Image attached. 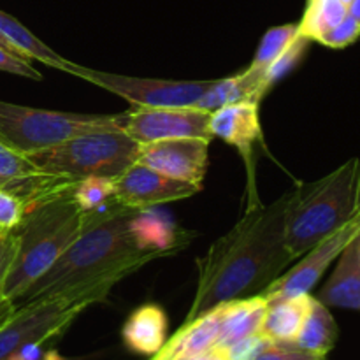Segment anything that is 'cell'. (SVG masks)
Listing matches in <instances>:
<instances>
[{"mask_svg":"<svg viewBox=\"0 0 360 360\" xmlns=\"http://www.w3.org/2000/svg\"><path fill=\"white\" fill-rule=\"evenodd\" d=\"M311 294L269 301L259 333L273 343H294L309 311Z\"/></svg>","mask_w":360,"mask_h":360,"instance_id":"20","label":"cell"},{"mask_svg":"<svg viewBox=\"0 0 360 360\" xmlns=\"http://www.w3.org/2000/svg\"><path fill=\"white\" fill-rule=\"evenodd\" d=\"M355 248H357V259H359V264H360V234L357 236V239H355Z\"/></svg>","mask_w":360,"mask_h":360,"instance_id":"35","label":"cell"},{"mask_svg":"<svg viewBox=\"0 0 360 360\" xmlns=\"http://www.w3.org/2000/svg\"><path fill=\"white\" fill-rule=\"evenodd\" d=\"M338 334H340V329L329 308L316 297H311L308 315L294 341L295 347L309 354L327 357L329 352L336 347Z\"/></svg>","mask_w":360,"mask_h":360,"instance_id":"22","label":"cell"},{"mask_svg":"<svg viewBox=\"0 0 360 360\" xmlns=\"http://www.w3.org/2000/svg\"><path fill=\"white\" fill-rule=\"evenodd\" d=\"M267 94L266 83H264V70L246 69L236 76L225 77V79H214L211 86L204 91L195 108L202 111L213 112L217 109L229 104H239V102H255L260 104Z\"/></svg>","mask_w":360,"mask_h":360,"instance_id":"17","label":"cell"},{"mask_svg":"<svg viewBox=\"0 0 360 360\" xmlns=\"http://www.w3.org/2000/svg\"><path fill=\"white\" fill-rule=\"evenodd\" d=\"M123 127L125 112L83 115L0 101V139L23 155L46 150L84 134L123 130Z\"/></svg>","mask_w":360,"mask_h":360,"instance_id":"6","label":"cell"},{"mask_svg":"<svg viewBox=\"0 0 360 360\" xmlns=\"http://www.w3.org/2000/svg\"><path fill=\"white\" fill-rule=\"evenodd\" d=\"M299 34L297 23H287L280 25V27H273L262 35L260 44L257 48L255 56H253L250 69L253 70H266L288 46L292 44Z\"/></svg>","mask_w":360,"mask_h":360,"instance_id":"25","label":"cell"},{"mask_svg":"<svg viewBox=\"0 0 360 360\" xmlns=\"http://www.w3.org/2000/svg\"><path fill=\"white\" fill-rule=\"evenodd\" d=\"M343 2H345V4H347V6H348V2H350V0H343Z\"/></svg>","mask_w":360,"mask_h":360,"instance_id":"37","label":"cell"},{"mask_svg":"<svg viewBox=\"0 0 360 360\" xmlns=\"http://www.w3.org/2000/svg\"><path fill=\"white\" fill-rule=\"evenodd\" d=\"M287 200L288 193H283L267 206L253 204L197 260L199 280L186 322L221 302L260 295L295 262L285 243Z\"/></svg>","mask_w":360,"mask_h":360,"instance_id":"1","label":"cell"},{"mask_svg":"<svg viewBox=\"0 0 360 360\" xmlns=\"http://www.w3.org/2000/svg\"><path fill=\"white\" fill-rule=\"evenodd\" d=\"M0 70L9 74H16V76L28 77V79H41V72L35 67H32L30 60L20 58V56L13 55L7 51L2 44H0Z\"/></svg>","mask_w":360,"mask_h":360,"instance_id":"31","label":"cell"},{"mask_svg":"<svg viewBox=\"0 0 360 360\" xmlns=\"http://www.w3.org/2000/svg\"><path fill=\"white\" fill-rule=\"evenodd\" d=\"M320 302L327 308H343L360 311V264L355 239L338 257L334 273L319 294Z\"/></svg>","mask_w":360,"mask_h":360,"instance_id":"19","label":"cell"},{"mask_svg":"<svg viewBox=\"0 0 360 360\" xmlns=\"http://www.w3.org/2000/svg\"><path fill=\"white\" fill-rule=\"evenodd\" d=\"M202 190V185L169 178L148 165H130L123 174L115 179L116 204L132 210H151L160 204L188 199Z\"/></svg>","mask_w":360,"mask_h":360,"instance_id":"11","label":"cell"},{"mask_svg":"<svg viewBox=\"0 0 360 360\" xmlns=\"http://www.w3.org/2000/svg\"><path fill=\"white\" fill-rule=\"evenodd\" d=\"M65 183L70 181L39 172L30 164L27 155L20 153L0 139V190L16 193L25 202L30 204Z\"/></svg>","mask_w":360,"mask_h":360,"instance_id":"13","label":"cell"},{"mask_svg":"<svg viewBox=\"0 0 360 360\" xmlns=\"http://www.w3.org/2000/svg\"><path fill=\"white\" fill-rule=\"evenodd\" d=\"M108 295L104 287H76L14 306L13 315L0 326V360H9L27 345H44L60 338L84 309Z\"/></svg>","mask_w":360,"mask_h":360,"instance_id":"7","label":"cell"},{"mask_svg":"<svg viewBox=\"0 0 360 360\" xmlns=\"http://www.w3.org/2000/svg\"><path fill=\"white\" fill-rule=\"evenodd\" d=\"M359 37H360V23L355 20V18H352L350 14H348L340 25H336L333 30L327 32L319 42L320 44L327 46V48L341 49L354 44Z\"/></svg>","mask_w":360,"mask_h":360,"instance_id":"29","label":"cell"},{"mask_svg":"<svg viewBox=\"0 0 360 360\" xmlns=\"http://www.w3.org/2000/svg\"><path fill=\"white\" fill-rule=\"evenodd\" d=\"M211 137L238 148L243 157L250 160L253 146L262 136L259 118V104L239 102L229 104L211 112L210 118Z\"/></svg>","mask_w":360,"mask_h":360,"instance_id":"14","label":"cell"},{"mask_svg":"<svg viewBox=\"0 0 360 360\" xmlns=\"http://www.w3.org/2000/svg\"><path fill=\"white\" fill-rule=\"evenodd\" d=\"M27 214V202L16 193L0 190V231H14Z\"/></svg>","mask_w":360,"mask_h":360,"instance_id":"27","label":"cell"},{"mask_svg":"<svg viewBox=\"0 0 360 360\" xmlns=\"http://www.w3.org/2000/svg\"><path fill=\"white\" fill-rule=\"evenodd\" d=\"M308 44H309L308 39L301 37V35L297 34V37L292 41V44L288 46V48L285 49V51L281 53V55L278 56V58L274 60L266 70H264V83H266L267 91H269L271 88L281 79V77L287 76V74L290 72L299 62H301L306 49H308Z\"/></svg>","mask_w":360,"mask_h":360,"instance_id":"26","label":"cell"},{"mask_svg":"<svg viewBox=\"0 0 360 360\" xmlns=\"http://www.w3.org/2000/svg\"><path fill=\"white\" fill-rule=\"evenodd\" d=\"M348 16V6L343 0H308L304 14L299 21V35L309 42H319Z\"/></svg>","mask_w":360,"mask_h":360,"instance_id":"23","label":"cell"},{"mask_svg":"<svg viewBox=\"0 0 360 360\" xmlns=\"http://www.w3.org/2000/svg\"><path fill=\"white\" fill-rule=\"evenodd\" d=\"M210 143L202 137H179L139 144L137 162L169 178L202 185L210 162Z\"/></svg>","mask_w":360,"mask_h":360,"instance_id":"12","label":"cell"},{"mask_svg":"<svg viewBox=\"0 0 360 360\" xmlns=\"http://www.w3.org/2000/svg\"><path fill=\"white\" fill-rule=\"evenodd\" d=\"M287 193L285 243L297 260L360 213V158Z\"/></svg>","mask_w":360,"mask_h":360,"instance_id":"4","label":"cell"},{"mask_svg":"<svg viewBox=\"0 0 360 360\" xmlns=\"http://www.w3.org/2000/svg\"><path fill=\"white\" fill-rule=\"evenodd\" d=\"M139 143L123 130H104L72 137L46 150L28 153L30 164L42 174L77 181L112 178L137 162Z\"/></svg>","mask_w":360,"mask_h":360,"instance_id":"5","label":"cell"},{"mask_svg":"<svg viewBox=\"0 0 360 360\" xmlns=\"http://www.w3.org/2000/svg\"><path fill=\"white\" fill-rule=\"evenodd\" d=\"M74 202L84 213H97L115 206V179L112 178H84L72 183Z\"/></svg>","mask_w":360,"mask_h":360,"instance_id":"24","label":"cell"},{"mask_svg":"<svg viewBox=\"0 0 360 360\" xmlns=\"http://www.w3.org/2000/svg\"><path fill=\"white\" fill-rule=\"evenodd\" d=\"M167 316L157 304H144L127 319L122 329V340L130 352L153 357L165 345Z\"/></svg>","mask_w":360,"mask_h":360,"instance_id":"18","label":"cell"},{"mask_svg":"<svg viewBox=\"0 0 360 360\" xmlns=\"http://www.w3.org/2000/svg\"><path fill=\"white\" fill-rule=\"evenodd\" d=\"M185 360H225V359L218 350H211V352H206V354H202V355H197V357L185 359Z\"/></svg>","mask_w":360,"mask_h":360,"instance_id":"33","label":"cell"},{"mask_svg":"<svg viewBox=\"0 0 360 360\" xmlns=\"http://www.w3.org/2000/svg\"><path fill=\"white\" fill-rule=\"evenodd\" d=\"M42 360H62V359H58L55 354H51V355H48V357H42Z\"/></svg>","mask_w":360,"mask_h":360,"instance_id":"36","label":"cell"},{"mask_svg":"<svg viewBox=\"0 0 360 360\" xmlns=\"http://www.w3.org/2000/svg\"><path fill=\"white\" fill-rule=\"evenodd\" d=\"M72 183L27 204V214L16 229L18 250L2 288L4 301L14 304L23 297L86 227L90 213L74 202Z\"/></svg>","mask_w":360,"mask_h":360,"instance_id":"3","label":"cell"},{"mask_svg":"<svg viewBox=\"0 0 360 360\" xmlns=\"http://www.w3.org/2000/svg\"><path fill=\"white\" fill-rule=\"evenodd\" d=\"M253 360H327V357L301 350L294 343H269Z\"/></svg>","mask_w":360,"mask_h":360,"instance_id":"30","label":"cell"},{"mask_svg":"<svg viewBox=\"0 0 360 360\" xmlns=\"http://www.w3.org/2000/svg\"><path fill=\"white\" fill-rule=\"evenodd\" d=\"M269 343H273V341H269L267 338H264L262 334L257 333L252 334V336L236 341L231 347L220 348L218 352L224 355L225 360H253ZM214 350H217V348H214Z\"/></svg>","mask_w":360,"mask_h":360,"instance_id":"28","label":"cell"},{"mask_svg":"<svg viewBox=\"0 0 360 360\" xmlns=\"http://www.w3.org/2000/svg\"><path fill=\"white\" fill-rule=\"evenodd\" d=\"M18 250V234L14 231H2L0 234V301L2 299V288L6 283V278L9 274L11 266H13L14 255Z\"/></svg>","mask_w":360,"mask_h":360,"instance_id":"32","label":"cell"},{"mask_svg":"<svg viewBox=\"0 0 360 360\" xmlns=\"http://www.w3.org/2000/svg\"><path fill=\"white\" fill-rule=\"evenodd\" d=\"M360 234V213L352 218L350 221L327 236L326 239L313 246L309 252H306L304 259L299 260L295 266H292L287 273L281 274L276 281L269 285L262 292L267 301L285 297H295V295H304L313 290L327 267L338 260V257L343 253V250L350 245Z\"/></svg>","mask_w":360,"mask_h":360,"instance_id":"9","label":"cell"},{"mask_svg":"<svg viewBox=\"0 0 360 360\" xmlns=\"http://www.w3.org/2000/svg\"><path fill=\"white\" fill-rule=\"evenodd\" d=\"M151 360H157V359H155V357H151Z\"/></svg>","mask_w":360,"mask_h":360,"instance_id":"38","label":"cell"},{"mask_svg":"<svg viewBox=\"0 0 360 360\" xmlns=\"http://www.w3.org/2000/svg\"><path fill=\"white\" fill-rule=\"evenodd\" d=\"M211 112L197 108H132L125 112L123 132L139 144L179 137L211 141Z\"/></svg>","mask_w":360,"mask_h":360,"instance_id":"10","label":"cell"},{"mask_svg":"<svg viewBox=\"0 0 360 360\" xmlns=\"http://www.w3.org/2000/svg\"><path fill=\"white\" fill-rule=\"evenodd\" d=\"M0 39L7 42L14 51H18L25 58L37 60V62L44 63V65L53 67V69L70 72L74 65V62L63 58L62 55L48 48L25 25H21L20 21L14 20L11 14L4 13V11H0Z\"/></svg>","mask_w":360,"mask_h":360,"instance_id":"21","label":"cell"},{"mask_svg":"<svg viewBox=\"0 0 360 360\" xmlns=\"http://www.w3.org/2000/svg\"><path fill=\"white\" fill-rule=\"evenodd\" d=\"M0 234H2V231H0Z\"/></svg>","mask_w":360,"mask_h":360,"instance_id":"39","label":"cell"},{"mask_svg":"<svg viewBox=\"0 0 360 360\" xmlns=\"http://www.w3.org/2000/svg\"><path fill=\"white\" fill-rule=\"evenodd\" d=\"M220 333V304L197 319L188 320L157 355V360H185L211 352L217 347Z\"/></svg>","mask_w":360,"mask_h":360,"instance_id":"15","label":"cell"},{"mask_svg":"<svg viewBox=\"0 0 360 360\" xmlns=\"http://www.w3.org/2000/svg\"><path fill=\"white\" fill-rule=\"evenodd\" d=\"M269 301L260 295L234 299L220 304V333L217 340V350L231 347L236 341L257 334L262 326L264 315ZM213 348V350H214Z\"/></svg>","mask_w":360,"mask_h":360,"instance_id":"16","label":"cell"},{"mask_svg":"<svg viewBox=\"0 0 360 360\" xmlns=\"http://www.w3.org/2000/svg\"><path fill=\"white\" fill-rule=\"evenodd\" d=\"M348 14L360 23V0H350L348 2Z\"/></svg>","mask_w":360,"mask_h":360,"instance_id":"34","label":"cell"},{"mask_svg":"<svg viewBox=\"0 0 360 360\" xmlns=\"http://www.w3.org/2000/svg\"><path fill=\"white\" fill-rule=\"evenodd\" d=\"M143 210L122 204L90 213L79 238L28 288L14 306L48 299L74 287L112 285L143 266L165 257L148 248L137 236L134 221Z\"/></svg>","mask_w":360,"mask_h":360,"instance_id":"2","label":"cell"},{"mask_svg":"<svg viewBox=\"0 0 360 360\" xmlns=\"http://www.w3.org/2000/svg\"><path fill=\"white\" fill-rule=\"evenodd\" d=\"M69 74L125 98L132 108H195L204 91L214 81L146 79V77L102 72L77 63H74Z\"/></svg>","mask_w":360,"mask_h":360,"instance_id":"8","label":"cell"}]
</instances>
